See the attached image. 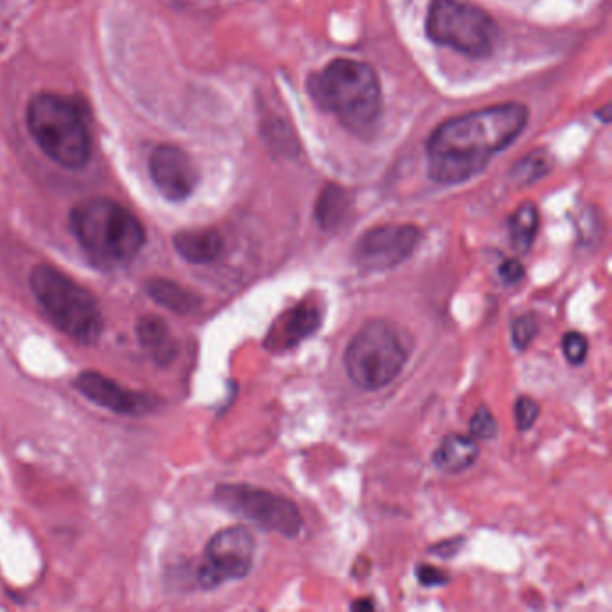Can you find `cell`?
<instances>
[{
    "label": "cell",
    "mask_w": 612,
    "mask_h": 612,
    "mask_svg": "<svg viewBox=\"0 0 612 612\" xmlns=\"http://www.w3.org/2000/svg\"><path fill=\"white\" fill-rule=\"evenodd\" d=\"M526 124L528 110L519 103L481 108L440 124L426 146L431 180L455 185L480 175L492 157L523 133Z\"/></svg>",
    "instance_id": "cell-1"
},
{
    "label": "cell",
    "mask_w": 612,
    "mask_h": 612,
    "mask_svg": "<svg viewBox=\"0 0 612 612\" xmlns=\"http://www.w3.org/2000/svg\"><path fill=\"white\" fill-rule=\"evenodd\" d=\"M69 225L83 252L101 268L132 263L148 241L146 228L132 210L105 196L76 203Z\"/></svg>",
    "instance_id": "cell-2"
},
{
    "label": "cell",
    "mask_w": 612,
    "mask_h": 612,
    "mask_svg": "<svg viewBox=\"0 0 612 612\" xmlns=\"http://www.w3.org/2000/svg\"><path fill=\"white\" fill-rule=\"evenodd\" d=\"M27 132L56 166L79 171L92 158V132L87 106L74 96L38 92L26 108Z\"/></svg>",
    "instance_id": "cell-3"
},
{
    "label": "cell",
    "mask_w": 612,
    "mask_h": 612,
    "mask_svg": "<svg viewBox=\"0 0 612 612\" xmlns=\"http://www.w3.org/2000/svg\"><path fill=\"white\" fill-rule=\"evenodd\" d=\"M309 94L316 105L358 135L372 132L383 110L376 70L349 58H336L313 74L309 79Z\"/></svg>",
    "instance_id": "cell-4"
},
{
    "label": "cell",
    "mask_w": 612,
    "mask_h": 612,
    "mask_svg": "<svg viewBox=\"0 0 612 612\" xmlns=\"http://www.w3.org/2000/svg\"><path fill=\"white\" fill-rule=\"evenodd\" d=\"M29 289L60 333L81 345H96L105 318L90 289L51 264H36L29 273Z\"/></svg>",
    "instance_id": "cell-5"
},
{
    "label": "cell",
    "mask_w": 612,
    "mask_h": 612,
    "mask_svg": "<svg viewBox=\"0 0 612 612\" xmlns=\"http://www.w3.org/2000/svg\"><path fill=\"white\" fill-rule=\"evenodd\" d=\"M408 361V349L394 327L381 320L363 325L345 350V372L354 385L376 392L390 385Z\"/></svg>",
    "instance_id": "cell-6"
},
{
    "label": "cell",
    "mask_w": 612,
    "mask_h": 612,
    "mask_svg": "<svg viewBox=\"0 0 612 612\" xmlns=\"http://www.w3.org/2000/svg\"><path fill=\"white\" fill-rule=\"evenodd\" d=\"M431 42L451 47L471 58L494 53L499 29L487 11L462 0H431L426 17Z\"/></svg>",
    "instance_id": "cell-7"
},
{
    "label": "cell",
    "mask_w": 612,
    "mask_h": 612,
    "mask_svg": "<svg viewBox=\"0 0 612 612\" xmlns=\"http://www.w3.org/2000/svg\"><path fill=\"white\" fill-rule=\"evenodd\" d=\"M216 505L255 526L293 539L302 530V516L291 499L243 483H223L214 490Z\"/></svg>",
    "instance_id": "cell-8"
},
{
    "label": "cell",
    "mask_w": 612,
    "mask_h": 612,
    "mask_svg": "<svg viewBox=\"0 0 612 612\" xmlns=\"http://www.w3.org/2000/svg\"><path fill=\"white\" fill-rule=\"evenodd\" d=\"M255 539L246 526H230L212 535L203 564L198 569V582L203 589L245 578L254 566Z\"/></svg>",
    "instance_id": "cell-9"
},
{
    "label": "cell",
    "mask_w": 612,
    "mask_h": 612,
    "mask_svg": "<svg viewBox=\"0 0 612 612\" xmlns=\"http://www.w3.org/2000/svg\"><path fill=\"white\" fill-rule=\"evenodd\" d=\"M413 225H381L370 228L354 246V261L368 272H386L408 261L420 243Z\"/></svg>",
    "instance_id": "cell-10"
},
{
    "label": "cell",
    "mask_w": 612,
    "mask_h": 612,
    "mask_svg": "<svg viewBox=\"0 0 612 612\" xmlns=\"http://www.w3.org/2000/svg\"><path fill=\"white\" fill-rule=\"evenodd\" d=\"M148 171L160 196L171 203L189 200L202 180L194 158L176 144H158L149 155Z\"/></svg>",
    "instance_id": "cell-11"
},
{
    "label": "cell",
    "mask_w": 612,
    "mask_h": 612,
    "mask_svg": "<svg viewBox=\"0 0 612 612\" xmlns=\"http://www.w3.org/2000/svg\"><path fill=\"white\" fill-rule=\"evenodd\" d=\"M74 388L88 401L119 415H146L160 406L157 395L124 388L121 383L94 370L81 372L74 379Z\"/></svg>",
    "instance_id": "cell-12"
},
{
    "label": "cell",
    "mask_w": 612,
    "mask_h": 612,
    "mask_svg": "<svg viewBox=\"0 0 612 612\" xmlns=\"http://www.w3.org/2000/svg\"><path fill=\"white\" fill-rule=\"evenodd\" d=\"M320 324H322L320 307L315 306L311 300H306L273 325L272 333L266 336V347L272 350L291 349L316 333Z\"/></svg>",
    "instance_id": "cell-13"
},
{
    "label": "cell",
    "mask_w": 612,
    "mask_h": 612,
    "mask_svg": "<svg viewBox=\"0 0 612 612\" xmlns=\"http://www.w3.org/2000/svg\"><path fill=\"white\" fill-rule=\"evenodd\" d=\"M135 333L140 347L148 352L155 365L169 367L175 361L178 356V343L164 318L158 315L140 316L135 325Z\"/></svg>",
    "instance_id": "cell-14"
},
{
    "label": "cell",
    "mask_w": 612,
    "mask_h": 612,
    "mask_svg": "<svg viewBox=\"0 0 612 612\" xmlns=\"http://www.w3.org/2000/svg\"><path fill=\"white\" fill-rule=\"evenodd\" d=\"M173 246L184 261L203 266L218 259L225 248V241L214 228H187L176 232Z\"/></svg>",
    "instance_id": "cell-15"
},
{
    "label": "cell",
    "mask_w": 612,
    "mask_h": 612,
    "mask_svg": "<svg viewBox=\"0 0 612 612\" xmlns=\"http://www.w3.org/2000/svg\"><path fill=\"white\" fill-rule=\"evenodd\" d=\"M144 291L157 306L169 309L176 315H191L202 306V298L196 293L166 277H151L146 280Z\"/></svg>",
    "instance_id": "cell-16"
},
{
    "label": "cell",
    "mask_w": 612,
    "mask_h": 612,
    "mask_svg": "<svg viewBox=\"0 0 612 612\" xmlns=\"http://www.w3.org/2000/svg\"><path fill=\"white\" fill-rule=\"evenodd\" d=\"M480 456V446L473 437L467 435H449L442 440L433 456L438 469L446 473H462L469 469Z\"/></svg>",
    "instance_id": "cell-17"
},
{
    "label": "cell",
    "mask_w": 612,
    "mask_h": 612,
    "mask_svg": "<svg viewBox=\"0 0 612 612\" xmlns=\"http://www.w3.org/2000/svg\"><path fill=\"white\" fill-rule=\"evenodd\" d=\"M350 212V196L340 185H327L316 202V223L322 230H336Z\"/></svg>",
    "instance_id": "cell-18"
},
{
    "label": "cell",
    "mask_w": 612,
    "mask_h": 612,
    "mask_svg": "<svg viewBox=\"0 0 612 612\" xmlns=\"http://www.w3.org/2000/svg\"><path fill=\"white\" fill-rule=\"evenodd\" d=\"M539 230V210L534 203H525L510 216V243L519 254H526L534 245Z\"/></svg>",
    "instance_id": "cell-19"
},
{
    "label": "cell",
    "mask_w": 612,
    "mask_h": 612,
    "mask_svg": "<svg viewBox=\"0 0 612 612\" xmlns=\"http://www.w3.org/2000/svg\"><path fill=\"white\" fill-rule=\"evenodd\" d=\"M551 169V158L544 151H534L532 155L523 158L510 175L519 184H532L537 178L546 175Z\"/></svg>",
    "instance_id": "cell-20"
},
{
    "label": "cell",
    "mask_w": 612,
    "mask_h": 612,
    "mask_svg": "<svg viewBox=\"0 0 612 612\" xmlns=\"http://www.w3.org/2000/svg\"><path fill=\"white\" fill-rule=\"evenodd\" d=\"M510 333H512V343L517 350L528 349L539 333V322L535 315L517 316L512 322Z\"/></svg>",
    "instance_id": "cell-21"
},
{
    "label": "cell",
    "mask_w": 612,
    "mask_h": 612,
    "mask_svg": "<svg viewBox=\"0 0 612 612\" xmlns=\"http://www.w3.org/2000/svg\"><path fill=\"white\" fill-rule=\"evenodd\" d=\"M587 349H589V345H587V338L584 334L577 333V331L564 334L562 352L568 359L569 365H573V367L584 365L587 358Z\"/></svg>",
    "instance_id": "cell-22"
},
{
    "label": "cell",
    "mask_w": 612,
    "mask_h": 612,
    "mask_svg": "<svg viewBox=\"0 0 612 612\" xmlns=\"http://www.w3.org/2000/svg\"><path fill=\"white\" fill-rule=\"evenodd\" d=\"M469 429H471V437L490 440V438L496 437V433H498V422H496L494 415L490 413L487 406H481L474 413Z\"/></svg>",
    "instance_id": "cell-23"
},
{
    "label": "cell",
    "mask_w": 612,
    "mask_h": 612,
    "mask_svg": "<svg viewBox=\"0 0 612 612\" xmlns=\"http://www.w3.org/2000/svg\"><path fill=\"white\" fill-rule=\"evenodd\" d=\"M539 413H541V408H539L537 401H534L532 397H519L514 404V415H516V424L519 431L532 428L535 420L539 419Z\"/></svg>",
    "instance_id": "cell-24"
},
{
    "label": "cell",
    "mask_w": 612,
    "mask_h": 612,
    "mask_svg": "<svg viewBox=\"0 0 612 612\" xmlns=\"http://www.w3.org/2000/svg\"><path fill=\"white\" fill-rule=\"evenodd\" d=\"M499 277L505 284H517L525 279V266L519 263L517 259H507L505 263L499 266Z\"/></svg>",
    "instance_id": "cell-25"
},
{
    "label": "cell",
    "mask_w": 612,
    "mask_h": 612,
    "mask_svg": "<svg viewBox=\"0 0 612 612\" xmlns=\"http://www.w3.org/2000/svg\"><path fill=\"white\" fill-rule=\"evenodd\" d=\"M417 577H419L422 586L428 587L444 586L449 582V575L442 573L440 569L433 568V566H419Z\"/></svg>",
    "instance_id": "cell-26"
},
{
    "label": "cell",
    "mask_w": 612,
    "mask_h": 612,
    "mask_svg": "<svg viewBox=\"0 0 612 612\" xmlns=\"http://www.w3.org/2000/svg\"><path fill=\"white\" fill-rule=\"evenodd\" d=\"M352 609H374V604H372L370 600H365V602H356V604H352Z\"/></svg>",
    "instance_id": "cell-27"
}]
</instances>
